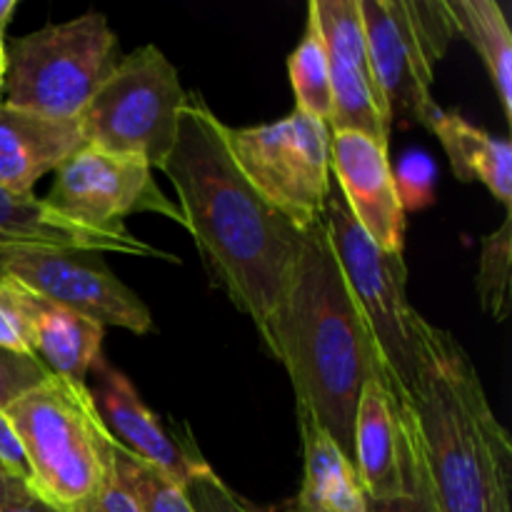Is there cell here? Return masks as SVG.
<instances>
[{"instance_id":"1","label":"cell","mask_w":512,"mask_h":512,"mask_svg":"<svg viewBox=\"0 0 512 512\" xmlns=\"http://www.w3.org/2000/svg\"><path fill=\"white\" fill-rule=\"evenodd\" d=\"M160 170L178 190L185 230L210 275L270 350L303 233L250 185L225 143V123L198 93L180 108L178 138Z\"/></svg>"},{"instance_id":"13","label":"cell","mask_w":512,"mask_h":512,"mask_svg":"<svg viewBox=\"0 0 512 512\" xmlns=\"http://www.w3.org/2000/svg\"><path fill=\"white\" fill-rule=\"evenodd\" d=\"M93 373L95 385L88 388L90 398L115 443L123 445L128 453L148 460L150 465L183 485L208 468L198 450L183 448L180 440L163 428L158 415L143 403L128 375L113 368L105 358L95 363Z\"/></svg>"},{"instance_id":"24","label":"cell","mask_w":512,"mask_h":512,"mask_svg":"<svg viewBox=\"0 0 512 512\" xmlns=\"http://www.w3.org/2000/svg\"><path fill=\"white\" fill-rule=\"evenodd\" d=\"M40 300L43 298L23 283L0 273V348L10 353L35 355L33 335Z\"/></svg>"},{"instance_id":"18","label":"cell","mask_w":512,"mask_h":512,"mask_svg":"<svg viewBox=\"0 0 512 512\" xmlns=\"http://www.w3.org/2000/svg\"><path fill=\"white\" fill-rule=\"evenodd\" d=\"M430 133L443 145L453 173L463 183H483L498 203H512V148L510 140L485 133L460 113L440 110Z\"/></svg>"},{"instance_id":"19","label":"cell","mask_w":512,"mask_h":512,"mask_svg":"<svg viewBox=\"0 0 512 512\" xmlns=\"http://www.w3.org/2000/svg\"><path fill=\"white\" fill-rule=\"evenodd\" d=\"M103 325L68 308L40 300L33 353L50 375L73 385H88L90 370L103 355Z\"/></svg>"},{"instance_id":"5","label":"cell","mask_w":512,"mask_h":512,"mask_svg":"<svg viewBox=\"0 0 512 512\" xmlns=\"http://www.w3.org/2000/svg\"><path fill=\"white\" fill-rule=\"evenodd\" d=\"M323 225L350 298L375 345L385 383L405 403L418 375L423 315L408 300L403 253L383 250L360 228L338 185L330 188Z\"/></svg>"},{"instance_id":"27","label":"cell","mask_w":512,"mask_h":512,"mask_svg":"<svg viewBox=\"0 0 512 512\" xmlns=\"http://www.w3.org/2000/svg\"><path fill=\"white\" fill-rule=\"evenodd\" d=\"M185 493L195 512H250L248 505L218 478L210 465L185 483Z\"/></svg>"},{"instance_id":"16","label":"cell","mask_w":512,"mask_h":512,"mask_svg":"<svg viewBox=\"0 0 512 512\" xmlns=\"http://www.w3.org/2000/svg\"><path fill=\"white\" fill-rule=\"evenodd\" d=\"M85 145L78 120H58L0 103V188L33 193L43 175L55 173Z\"/></svg>"},{"instance_id":"20","label":"cell","mask_w":512,"mask_h":512,"mask_svg":"<svg viewBox=\"0 0 512 512\" xmlns=\"http://www.w3.org/2000/svg\"><path fill=\"white\" fill-rule=\"evenodd\" d=\"M455 33L463 35L483 60L505 118L512 120V33L505 5L498 0H445Z\"/></svg>"},{"instance_id":"32","label":"cell","mask_w":512,"mask_h":512,"mask_svg":"<svg viewBox=\"0 0 512 512\" xmlns=\"http://www.w3.org/2000/svg\"><path fill=\"white\" fill-rule=\"evenodd\" d=\"M15 8H18V0H0V35H5V28H8Z\"/></svg>"},{"instance_id":"2","label":"cell","mask_w":512,"mask_h":512,"mask_svg":"<svg viewBox=\"0 0 512 512\" xmlns=\"http://www.w3.org/2000/svg\"><path fill=\"white\" fill-rule=\"evenodd\" d=\"M268 353L288 370L295 408L308 410L355 465L360 390L383 370L323 223L303 230V248Z\"/></svg>"},{"instance_id":"7","label":"cell","mask_w":512,"mask_h":512,"mask_svg":"<svg viewBox=\"0 0 512 512\" xmlns=\"http://www.w3.org/2000/svg\"><path fill=\"white\" fill-rule=\"evenodd\" d=\"M185 98L175 65L158 45H143L120 55L78 115V125L88 145L160 168L178 138Z\"/></svg>"},{"instance_id":"31","label":"cell","mask_w":512,"mask_h":512,"mask_svg":"<svg viewBox=\"0 0 512 512\" xmlns=\"http://www.w3.org/2000/svg\"><path fill=\"white\" fill-rule=\"evenodd\" d=\"M68 512H138V510L133 508V503L125 498L123 490H120L118 485L113 483V478H110L108 483L93 495V498H88L85 503H80L78 508Z\"/></svg>"},{"instance_id":"4","label":"cell","mask_w":512,"mask_h":512,"mask_svg":"<svg viewBox=\"0 0 512 512\" xmlns=\"http://www.w3.org/2000/svg\"><path fill=\"white\" fill-rule=\"evenodd\" d=\"M23 445L30 485L60 512L78 508L110 480L113 438L88 385L50 375L5 408Z\"/></svg>"},{"instance_id":"8","label":"cell","mask_w":512,"mask_h":512,"mask_svg":"<svg viewBox=\"0 0 512 512\" xmlns=\"http://www.w3.org/2000/svg\"><path fill=\"white\" fill-rule=\"evenodd\" d=\"M365 48L390 123L410 120L430 130L435 65L445 58L455 25L445 0H360Z\"/></svg>"},{"instance_id":"3","label":"cell","mask_w":512,"mask_h":512,"mask_svg":"<svg viewBox=\"0 0 512 512\" xmlns=\"http://www.w3.org/2000/svg\"><path fill=\"white\" fill-rule=\"evenodd\" d=\"M405 405L440 512H510L512 443L463 345L423 318Z\"/></svg>"},{"instance_id":"17","label":"cell","mask_w":512,"mask_h":512,"mask_svg":"<svg viewBox=\"0 0 512 512\" xmlns=\"http://www.w3.org/2000/svg\"><path fill=\"white\" fill-rule=\"evenodd\" d=\"M298 413L300 440H303V485L288 505L290 512H365L368 495L358 478V470L335 445V440L303 408Z\"/></svg>"},{"instance_id":"12","label":"cell","mask_w":512,"mask_h":512,"mask_svg":"<svg viewBox=\"0 0 512 512\" xmlns=\"http://www.w3.org/2000/svg\"><path fill=\"white\" fill-rule=\"evenodd\" d=\"M330 173L360 228L383 250L403 253L405 208L388 145L360 133H330Z\"/></svg>"},{"instance_id":"22","label":"cell","mask_w":512,"mask_h":512,"mask_svg":"<svg viewBox=\"0 0 512 512\" xmlns=\"http://www.w3.org/2000/svg\"><path fill=\"white\" fill-rule=\"evenodd\" d=\"M288 75L295 100H298L295 110L313 115L320 123L330 125V118H333V88H330L328 53H325L320 30L310 13L303 38H300L298 48L288 58Z\"/></svg>"},{"instance_id":"33","label":"cell","mask_w":512,"mask_h":512,"mask_svg":"<svg viewBox=\"0 0 512 512\" xmlns=\"http://www.w3.org/2000/svg\"><path fill=\"white\" fill-rule=\"evenodd\" d=\"M5 65H8V58H5V35H0V93H3L5 83Z\"/></svg>"},{"instance_id":"25","label":"cell","mask_w":512,"mask_h":512,"mask_svg":"<svg viewBox=\"0 0 512 512\" xmlns=\"http://www.w3.org/2000/svg\"><path fill=\"white\" fill-rule=\"evenodd\" d=\"M405 475H408V493L398 498L370 500L365 512H440L438 498H435L433 480H430L428 463L423 458L418 438H415L413 420L408 410V463H405Z\"/></svg>"},{"instance_id":"35","label":"cell","mask_w":512,"mask_h":512,"mask_svg":"<svg viewBox=\"0 0 512 512\" xmlns=\"http://www.w3.org/2000/svg\"><path fill=\"white\" fill-rule=\"evenodd\" d=\"M0 473H5V470H3V465H0Z\"/></svg>"},{"instance_id":"29","label":"cell","mask_w":512,"mask_h":512,"mask_svg":"<svg viewBox=\"0 0 512 512\" xmlns=\"http://www.w3.org/2000/svg\"><path fill=\"white\" fill-rule=\"evenodd\" d=\"M0 512H60L28 480L0 473Z\"/></svg>"},{"instance_id":"34","label":"cell","mask_w":512,"mask_h":512,"mask_svg":"<svg viewBox=\"0 0 512 512\" xmlns=\"http://www.w3.org/2000/svg\"><path fill=\"white\" fill-rule=\"evenodd\" d=\"M250 512H290V510H278V508H268V510H253V508H250Z\"/></svg>"},{"instance_id":"15","label":"cell","mask_w":512,"mask_h":512,"mask_svg":"<svg viewBox=\"0 0 512 512\" xmlns=\"http://www.w3.org/2000/svg\"><path fill=\"white\" fill-rule=\"evenodd\" d=\"M0 245H40V248L80 250V253H118L133 258H158L178 263L165 250L135 238L128 228H85L63 218L33 193L0 188Z\"/></svg>"},{"instance_id":"6","label":"cell","mask_w":512,"mask_h":512,"mask_svg":"<svg viewBox=\"0 0 512 512\" xmlns=\"http://www.w3.org/2000/svg\"><path fill=\"white\" fill-rule=\"evenodd\" d=\"M5 100L58 120H78L120 60V43L103 13L43 25L5 45Z\"/></svg>"},{"instance_id":"30","label":"cell","mask_w":512,"mask_h":512,"mask_svg":"<svg viewBox=\"0 0 512 512\" xmlns=\"http://www.w3.org/2000/svg\"><path fill=\"white\" fill-rule=\"evenodd\" d=\"M0 465H3L5 473L30 483V470L23 453V445H20L18 433H15L13 423L8 420L5 410H0Z\"/></svg>"},{"instance_id":"14","label":"cell","mask_w":512,"mask_h":512,"mask_svg":"<svg viewBox=\"0 0 512 512\" xmlns=\"http://www.w3.org/2000/svg\"><path fill=\"white\" fill-rule=\"evenodd\" d=\"M355 470L370 500L408 493V408L393 395L383 373L365 380L355 408Z\"/></svg>"},{"instance_id":"21","label":"cell","mask_w":512,"mask_h":512,"mask_svg":"<svg viewBox=\"0 0 512 512\" xmlns=\"http://www.w3.org/2000/svg\"><path fill=\"white\" fill-rule=\"evenodd\" d=\"M110 478L138 512H195L185 485L113 440Z\"/></svg>"},{"instance_id":"9","label":"cell","mask_w":512,"mask_h":512,"mask_svg":"<svg viewBox=\"0 0 512 512\" xmlns=\"http://www.w3.org/2000/svg\"><path fill=\"white\" fill-rule=\"evenodd\" d=\"M225 143L250 185L300 233L323 223L333 188L328 125L293 110L265 125H225Z\"/></svg>"},{"instance_id":"23","label":"cell","mask_w":512,"mask_h":512,"mask_svg":"<svg viewBox=\"0 0 512 512\" xmlns=\"http://www.w3.org/2000/svg\"><path fill=\"white\" fill-rule=\"evenodd\" d=\"M512 218L510 210L498 230L483 238L480 248L478 273H475V290H478L480 308L495 320L503 323L510 313V260H512Z\"/></svg>"},{"instance_id":"10","label":"cell","mask_w":512,"mask_h":512,"mask_svg":"<svg viewBox=\"0 0 512 512\" xmlns=\"http://www.w3.org/2000/svg\"><path fill=\"white\" fill-rule=\"evenodd\" d=\"M0 273L10 275L48 303L68 308L98 325L153 333L148 305L128 288L98 253L40 248V245H0Z\"/></svg>"},{"instance_id":"11","label":"cell","mask_w":512,"mask_h":512,"mask_svg":"<svg viewBox=\"0 0 512 512\" xmlns=\"http://www.w3.org/2000/svg\"><path fill=\"white\" fill-rule=\"evenodd\" d=\"M45 205L85 228H123L130 213H155L185 228L178 205L153 180V168L135 155L80 145L55 168Z\"/></svg>"},{"instance_id":"26","label":"cell","mask_w":512,"mask_h":512,"mask_svg":"<svg viewBox=\"0 0 512 512\" xmlns=\"http://www.w3.org/2000/svg\"><path fill=\"white\" fill-rule=\"evenodd\" d=\"M48 378V368L35 355L10 353L0 348V410L13 405Z\"/></svg>"},{"instance_id":"28","label":"cell","mask_w":512,"mask_h":512,"mask_svg":"<svg viewBox=\"0 0 512 512\" xmlns=\"http://www.w3.org/2000/svg\"><path fill=\"white\" fill-rule=\"evenodd\" d=\"M435 165L430 163L428 155L413 153L405 158L400 175H395L398 195L403 208H423L433 195Z\"/></svg>"}]
</instances>
